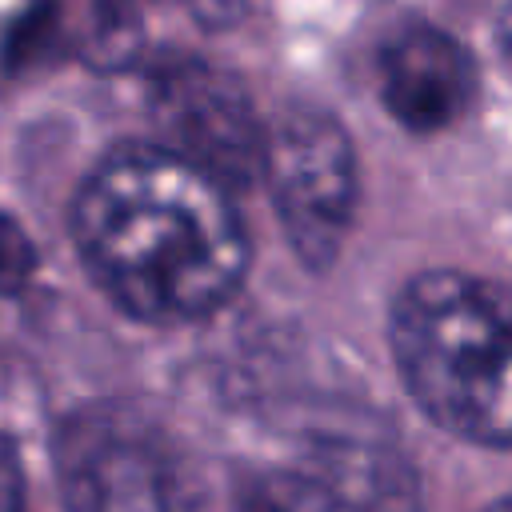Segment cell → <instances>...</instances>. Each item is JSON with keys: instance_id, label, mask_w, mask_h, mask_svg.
<instances>
[{"instance_id": "cell-11", "label": "cell", "mask_w": 512, "mask_h": 512, "mask_svg": "<svg viewBox=\"0 0 512 512\" xmlns=\"http://www.w3.org/2000/svg\"><path fill=\"white\" fill-rule=\"evenodd\" d=\"M480 512H512V496H504V500H492L488 508H480Z\"/></svg>"}, {"instance_id": "cell-8", "label": "cell", "mask_w": 512, "mask_h": 512, "mask_svg": "<svg viewBox=\"0 0 512 512\" xmlns=\"http://www.w3.org/2000/svg\"><path fill=\"white\" fill-rule=\"evenodd\" d=\"M36 268V248L12 216H0V292H20Z\"/></svg>"}, {"instance_id": "cell-2", "label": "cell", "mask_w": 512, "mask_h": 512, "mask_svg": "<svg viewBox=\"0 0 512 512\" xmlns=\"http://www.w3.org/2000/svg\"><path fill=\"white\" fill-rule=\"evenodd\" d=\"M396 368L444 432L512 448V284L436 268L392 308Z\"/></svg>"}, {"instance_id": "cell-12", "label": "cell", "mask_w": 512, "mask_h": 512, "mask_svg": "<svg viewBox=\"0 0 512 512\" xmlns=\"http://www.w3.org/2000/svg\"><path fill=\"white\" fill-rule=\"evenodd\" d=\"M504 32H508V40H512V20H504Z\"/></svg>"}, {"instance_id": "cell-4", "label": "cell", "mask_w": 512, "mask_h": 512, "mask_svg": "<svg viewBox=\"0 0 512 512\" xmlns=\"http://www.w3.org/2000/svg\"><path fill=\"white\" fill-rule=\"evenodd\" d=\"M264 176L296 256L308 268H328L340 256L356 208V152L348 132L316 108H292L268 128Z\"/></svg>"}, {"instance_id": "cell-6", "label": "cell", "mask_w": 512, "mask_h": 512, "mask_svg": "<svg viewBox=\"0 0 512 512\" xmlns=\"http://www.w3.org/2000/svg\"><path fill=\"white\" fill-rule=\"evenodd\" d=\"M472 60L468 52L436 28L400 32L380 56V96L384 108L412 132H436L468 104Z\"/></svg>"}, {"instance_id": "cell-3", "label": "cell", "mask_w": 512, "mask_h": 512, "mask_svg": "<svg viewBox=\"0 0 512 512\" xmlns=\"http://www.w3.org/2000/svg\"><path fill=\"white\" fill-rule=\"evenodd\" d=\"M64 512H204V480L188 452L148 416L92 404L56 432Z\"/></svg>"}, {"instance_id": "cell-5", "label": "cell", "mask_w": 512, "mask_h": 512, "mask_svg": "<svg viewBox=\"0 0 512 512\" xmlns=\"http://www.w3.org/2000/svg\"><path fill=\"white\" fill-rule=\"evenodd\" d=\"M152 116L164 132V148L204 168L228 192L264 176L268 128L236 76L196 60L172 64L156 76Z\"/></svg>"}, {"instance_id": "cell-7", "label": "cell", "mask_w": 512, "mask_h": 512, "mask_svg": "<svg viewBox=\"0 0 512 512\" xmlns=\"http://www.w3.org/2000/svg\"><path fill=\"white\" fill-rule=\"evenodd\" d=\"M236 512H364L316 472H268L256 476Z\"/></svg>"}, {"instance_id": "cell-9", "label": "cell", "mask_w": 512, "mask_h": 512, "mask_svg": "<svg viewBox=\"0 0 512 512\" xmlns=\"http://www.w3.org/2000/svg\"><path fill=\"white\" fill-rule=\"evenodd\" d=\"M56 36V0H40L32 4L20 24H12V36H8V60H28L36 48H44L48 40Z\"/></svg>"}, {"instance_id": "cell-10", "label": "cell", "mask_w": 512, "mask_h": 512, "mask_svg": "<svg viewBox=\"0 0 512 512\" xmlns=\"http://www.w3.org/2000/svg\"><path fill=\"white\" fill-rule=\"evenodd\" d=\"M0 512H32L24 472H20V456L8 444V436H0Z\"/></svg>"}, {"instance_id": "cell-1", "label": "cell", "mask_w": 512, "mask_h": 512, "mask_svg": "<svg viewBox=\"0 0 512 512\" xmlns=\"http://www.w3.org/2000/svg\"><path fill=\"white\" fill-rule=\"evenodd\" d=\"M72 236L112 304L148 324L216 312L248 272L232 192L164 144L112 148L76 192Z\"/></svg>"}]
</instances>
